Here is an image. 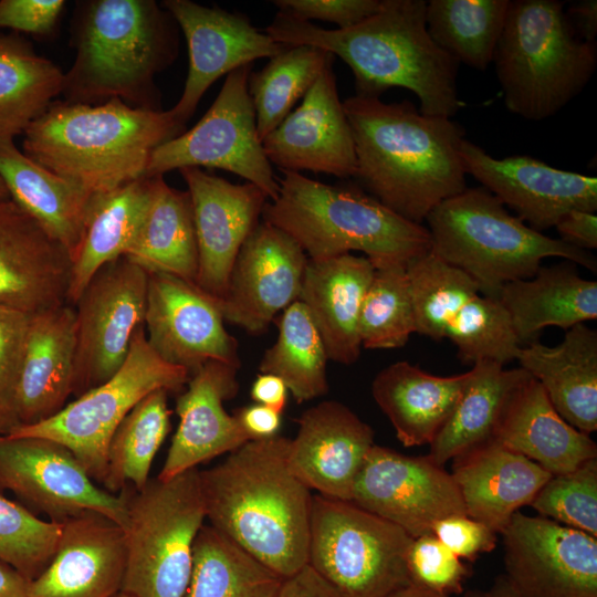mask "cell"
<instances>
[{
    "mask_svg": "<svg viewBox=\"0 0 597 597\" xmlns=\"http://www.w3.org/2000/svg\"><path fill=\"white\" fill-rule=\"evenodd\" d=\"M356 154L355 177L385 207L422 224L465 188L462 126L423 115L409 101L354 95L343 102Z\"/></svg>",
    "mask_w": 597,
    "mask_h": 597,
    "instance_id": "obj_1",
    "label": "cell"
},
{
    "mask_svg": "<svg viewBox=\"0 0 597 597\" xmlns=\"http://www.w3.org/2000/svg\"><path fill=\"white\" fill-rule=\"evenodd\" d=\"M425 0H381L379 10L348 29H324L277 12L265 32L287 45H312L341 57L358 96L379 97L391 87L417 95L419 112L452 118L461 107L458 63L427 31Z\"/></svg>",
    "mask_w": 597,
    "mask_h": 597,
    "instance_id": "obj_2",
    "label": "cell"
},
{
    "mask_svg": "<svg viewBox=\"0 0 597 597\" xmlns=\"http://www.w3.org/2000/svg\"><path fill=\"white\" fill-rule=\"evenodd\" d=\"M290 439L251 440L200 470L206 519L286 578L307 564L313 495L291 471Z\"/></svg>",
    "mask_w": 597,
    "mask_h": 597,
    "instance_id": "obj_3",
    "label": "cell"
},
{
    "mask_svg": "<svg viewBox=\"0 0 597 597\" xmlns=\"http://www.w3.org/2000/svg\"><path fill=\"white\" fill-rule=\"evenodd\" d=\"M185 132L169 111L118 98L91 105L53 102L24 132L23 154L91 193L146 176L153 151Z\"/></svg>",
    "mask_w": 597,
    "mask_h": 597,
    "instance_id": "obj_4",
    "label": "cell"
},
{
    "mask_svg": "<svg viewBox=\"0 0 597 597\" xmlns=\"http://www.w3.org/2000/svg\"><path fill=\"white\" fill-rule=\"evenodd\" d=\"M74 63L64 74L66 102L118 98L159 111L155 76L178 53V25L154 0H90L74 12Z\"/></svg>",
    "mask_w": 597,
    "mask_h": 597,
    "instance_id": "obj_5",
    "label": "cell"
},
{
    "mask_svg": "<svg viewBox=\"0 0 597 597\" xmlns=\"http://www.w3.org/2000/svg\"><path fill=\"white\" fill-rule=\"evenodd\" d=\"M281 171L277 196L265 203L261 217L293 238L308 259L359 251L377 268L407 264L431 249L427 227L400 217L362 190Z\"/></svg>",
    "mask_w": 597,
    "mask_h": 597,
    "instance_id": "obj_6",
    "label": "cell"
},
{
    "mask_svg": "<svg viewBox=\"0 0 597 597\" xmlns=\"http://www.w3.org/2000/svg\"><path fill=\"white\" fill-rule=\"evenodd\" d=\"M425 221L431 249L490 297L498 298L510 282L532 277L547 258L597 270L595 255L532 229L483 187L446 199Z\"/></svg>",
    "mask_w": 597,
    "mask_h": 597,
    "instance_id": "obj_7",
    "label": "cell"
},
{
    "mask_svg": "<svg viewBox=\"0 0 597 597\" xmlns=\"http://www.w3.org/2000/svg\"><path fill=\"white\" fill-rule=\"evenodd\" d=\"M493 63L505 107L527 121H543L591 80L597 46L575 33L563 2L510 0Z\"/></svg>",
    "mask_w": 597,
    "mask_h": 597,
    "instance_id": "obj_8",
    "label": "cell"
},
{
    "mask_svg": "<svg viewBox=\"0 0 597 597\" xmlns=\"http://www.w3.org/2000/svg\"><path fill=\"white\" fill-rule=\"evenodd\" d=\"M124 491L126 568L122 591L132 597H184L195 540L206 520L200 469L168 480H149L142 490L127 486Z\"/></svg>",
    "mask_w": 597,
    "mask_h": 597,
    "instance_id": "obj_9",
    "label": "cell"
},
{
    "mask_svg": "<svg viewBox=\"0 0 597 597\" xmlns=\"http://www.w3.org/2000/svg\"><path fill=\"white\" fill-rule=\"evenodd\" d=\"M413 540L350 501L313 495L307 564L343 597H389L410 585Z\"/></svg>",
    "mask_w": 597,
    "mask_h": 597,
    "instance_id": "obj_10",
    "label": "cell"
},
{
    "mask_svg": "<svg viewBox=\"0 0 597 597\" xmlns=\"http://www.w3.org/2000/svg\"><path fill=\"white\" fill-rule=\"evenodd\" d=\"M190 374L161 359L139 327L123 366L106 381L76 397L44 421L17 426L6 434L41 437L65 446L88 475L102 485L106 475V451L113 433L128 412L147 395L164 389L179 392Z\"/></svg>",
    "mask_w": 597,
    "mask_h": 597,
    "instance_id": "obj_11",
    "label": "cell"
},
{
    "mask_svg": "<svg viewBox=\"0 0 597 597\" xmlns=\"http://www.w3.org/2000/svg\"><path fill=\"white\" fill-rule=\"evenodd\" d=\"M416 333L450 339L464 364L516 360L521 343L499 298L483 295L462 270L432 249L406 264Z\"/></svg>",
    "mask_w": 597,
    "mask_h": 597,
    "instance_id": "obj_12",
    "label": "cell"
},
{
    "mask_svg": "<svg viewBox=\"0 0 597 597\" xmlns=\"http://www.w3.org/2000/svg\"><path fill=\"white\" fill-rule=\"evenodd\" d=\"M252 64L230 72L202 118L189 130L159 145L146 177L185 167L220 168L238 175L276 198L277 178L265 156L249 94Z\"/></svg>",
    "mask_w": 597,
    "mask_h": 597,
    "instance_id": "obj_13",
    "label": "cell"
},
{
    "mask_svg": "<svg viewBox=\"0 0 597 597\" xmlns=\"http://www.w3.org/2000/svg\"><path fill=\"white\" fill-rule=\"evenodd\" d=\"M148 272L121 256L101 268L74 305L75 388L78 397L109 379L125 363L144 326Z\"/></svg>",
    "mask_w": 597,
    "mask_h": 597,
    "instance_id": "obj_14",
    "label": "cell"
},
{
    "mask_svg": "<svg viewBox=\"0 0 597 597\" xmlns=\"http://www.w3.org/2000/svg\"><path fill=\"white\" fill-rule=\"evenodd\" d=\"M0 490L14 493L52 522L93 511L124 526L126 494L98 485L63 444L0 433Z\"/></svg>",
    "mask_w": 597,
    "mask_h": 597,
    "instance_id": "obj_15",
    "label": "cell"
},
{
    "mask_svg": "<svg viewBox=\"0 0 597 597\" xmlns=\"http://www.w3.org/2000/svg\"><path fill=\"white\" fill-rule=\"evenodd\" d=\"M501 535L516 597H597V537L520 511Z\"/></svg>",
    "mask_w": 597,
    "mask_h": 597,
    "instance_id": "obj_16",
    "label": "cell"
},
{
    "mask_svg": "<svg viewBox=\"0 0 597 597\" xmlns=\"http://www.w3.org/2000/svg\"><path fill=\"white\" fill-rule=\"evenodd\" d=\"M350 502L399 526L412 538L432 534L450 515H467L461 493L443 465L374 444L355 479Z\"/></svg>",
    "mask_w": 597,
    "mask_h": 597,
    "instance_id": "obj_17",
    "label": "cell"
},
{
    "mask_svg": "<svg viewBox=\"0 0 597 597\" xmlns=\"http://www.w3.org/2000/svg\"><path fill=\"white\" fill-rule=\"evenodd\" d=\"M144 328L151 349L190 375L211 360L240 366L238 342L224 327L220 300L195 283L148 273Z\"/></svg>",
    "mask_w": 597,
    "mask_h": 597,
    "instance_id": "obj_18",
    "label": "cell"
},
{
    "mask_svg": "<svg viewBox=\"0 0 597 597\" xmlns=\"http://www.w3.org/2000/svg\"><path fill=\"white\" fill-rule=\"evenodd\" d=\"M460 153L467 174L536 231L555 228L570 210H597L596 177L525 155L496 159L467 138Z\"/></svg>",
    "mask_w": 597,
    "mask_h": 597,
    "instance_id": "obj_19",
    "label": "cell"
},
{
    "mask_svg": "<svg viewBox=\"0 0 597 597\" xmlns=\"http://www.w3.org/2000/svg\"><path fill=\"white\" fill-rule=\"evenodd\" d=\"M166 9L181 29L189 55V69L182 94L171 112L186 125L206 91L222 75L273 57L287 44L276 42L239 12L206 7L190 0H165Z\"/></svg>",
    "mask_w": 597,
    "mask_h": 597,
    "instance_id": "obj_20",
    "label": "cell"
},
{
    "mask_svg": "<svg viewBox=\"0 0 597 597\" xmlns=\"http://www.w3.org/2000/svg\"><path fill=\"white\" fill-rule=\"evenodd\" d=\"M307 259L287 233L260 221L242 244L220 300L224 321L249 334H263L298 300Z\"/></svg>",
    "mask_w": 597,
    "mask_h": 597,
    "instance_id": "obj_21",
    "label": "cell"
},
{
    "mask_svg": "<svg viewBox=\"0 0 597 597\" xmlns=\"http://www.w3.org/2000/svg\"><path fill=\"white\" fill-rule=\"evenodd\" d=\"M179 171L192 206L198 247L196 285L222 300L238 253L260 222L269 197L251 182L232 184L196 167Z\"/></svg>",
    "mask_w": 597,
    "mask_h": 597,
    "instance_id": "obj_22",
    "label": "cell"
},
{
    "mask_svg": "<svg viewBox=\"0 0 597 597\" xmlns=\"http://www.w3.org/2000/svg\"><path fill=\"white\" fill-rule=\"evenodd\" d=\"M333 63L334 59L304 95L300 106L262 139L266 158L280 170L355 177V146L338 96Z\"/></svg>",
    "mask_w": 597,
    "mask_h": 597,
    "instance_id": "obj_23",
    "label": "cell"
},
{
    "mask_svg": "<svg viewBox=\"0 0 597 597\" xmlns=\"http://www.w3.org/2000/svg\"><path fill=\"white\" fill-rule=\"evenodd\" d=\"M67 251L10 197L0 199V308L33 316L67 304Z\"/></svg>",
    "mask_w": 597,
    "mask_h": 597,
    "instance_id": "obj_24",
    "label": "cell"
},
{
    "mask_svg": "<svg viewBox=\"0 0 597 597\" xmlns=\"http://www.w3.org/2000/svg\"><path fill=\"white\" fill-rule=\"evenodd\" d=\"M297 425L287 451L293 474L318 495L350 501L355 479L375 444L373 428L335 400L306 409Z\"/></svg>",
    "mask_w": 597,
    "mask_h": 597,
    "instance_id": "obj_25",
    "label": "cell"
},
{
    "mask_svg": "<svg viewBox=\"0 0 597 597\" xmlns=\"http://www.w3.org/2000/svg\"><path fill=\"white\" fill-rule=\"evenodd\" d=\"M126 568L124 532L87 511L62 522L49 564L28 582L25 597H116Z\"/></svg>",
    "mask_w": 597,
    "mask_h": 597,
    "instance_id": "obj_26",
    "label": "cell"
},
{
    "mask_svg": "<svg viewBox=\"0 0 597 597\" xmlns=\"http://www.w3.org/2000/svg\"><path fill=\"white\" fill-rule=\"evenodd\" d=\"M239 368L211 360L190 375L176 400L179 422L158 479H171L250 441L223 407L239 391Z\"/></svg>",
    "mask_w": 597,
    "mask_h": 597,
    "instance_id": "obj_27",
    "label": "cell"
},
{
    "mask_svg": "<svg viewBox=\"0 0 597 597\" xmlns=\"http://www.w3.org/2000/svg\"><path fill=\"white\" fill-rule=\"evenodd\" d=\"M75 308L64 304L31 316L15 388L19 426L50 419L75 388Z\"/></svg>",
    "mask_w": 597,
    "mask_h": 597,
    "instance_id": "obj_28",
    "label": "cell"
},
{
    "mask_svg": "<svg viewBox=\"0 0 597 597\" xmlns=\"http://www.w3.org/2000/svg\"><path fill=\"white\" fill-rule=\"evenodd\" d=\"M453 460L452 478L465 513L501 534L515 512L530 505L552 476L541 465L496 440Z\"/></svg>",
    "mask_w": 597,
    "mask_h": 597,
    "instance_id": "obj_29",
    "label": "cell"
},
{
    "mask_svg": "<svg viewBox=\"0 0 597 597\" xmlns=\"http://www.w3.org/2000/svg\"><path fill=\"white\" fill-rule=\"evenodd\" d=\"M374 272L366 256L352 253L307 259L298 301L318 331L329 360L352 365L359 358V315Z\"/></svg>",
    "mask_w": 597,
    "mask_h": 597,
    "instance_id": "obj_30",
    "label": "cell"
},
{
    "mask_svg": "<svg viewBox=\"0 0 597 597\" xmlns=\"http://www.w3.org/2000/svg\"><path fill=\"white\" fill-rule=\"evenodd\" d=\"M562 342L521 346L520 367L540 383L555 410L573 427L597 430V332L585 323L565 331Z\"/></svg>",
    "mask_w": 597,
    "mask_h": 597,
    "instance_id": "obj_31",
    "label": "cell"
},
{
    "mask_svg": "<svg viewBox=\"0 0 597 597\" xmlns=\"http://www.w3.org/2000/svg\"><path fill=\"white\" fill-rule=\"evenodd\" d=\"M468 376H437L400 360L375 376L371 395L404 447L430 444L455 409Z\"/></svg>",
    "mask_w": 597,
    "mask_h": 597,
    "instance_id": "obj_32",
    "label": "cell"
},
{
    "mask_svg": "<svg viewBox=\"0 0 597 597\" xmlns=\"http://www.w3.org/2000/svg\"><path fill=\"white\" fill-rule=\"evenodd\" d=\"M498 442L534 461L552 475L597 458L589 434L569 425L532 376L517 390L496 431Z\"/></svg>",
    "mask_w": 597,
    "mask_h": 597,
    "instance_id": "obj_33",
    "label": "cell"
},
{
    "mask_svg": "<svg viewBox=\"0 0 597 597\" xmlns=\"http://www.w3.org/2000/svg\"><path fill=\"white\" fill-rule=\"evenodd\" d=\"M498 298L522 346L545 327L567 331L597 318V282L582 277L569 261L541 265L532 277L505 284Z\"/></svg>",
    "mask_w": 597,
    "mask_h": 597,
    "instance_id": "obj_34",
    "label": "cell"
},
{
    "mask_svg": "<svg viewBox=\"0 0 597 597\" xmlns=\"http://www.w3.org/2000/svg\"><path fill=\"white\" fill-rule=\"evenodd\" d=\"M158 177L144 176L92 195L82 241L72 260L67 304L75 305L101 268L126 254L146 219Z\"/></svg>",
    "mask_w": 597,
    "mask_h": 597,
    "instance_id": "obj_35",
    "label": "cell"
},
{
    "mask_svg": "<svg viewBox=\"0 0 597 597\" xmlns=\"http://www.w3.org/2000/svg\"><path fill=\"white\" fill-rule=\"evenodd\" d=\"M0 177L10 198L67 251L72 261L93 193L36 164L13 140L0 143Z\"/></svg>",
    "mask_w": 597,
    "mask_h": 597,
    "instance_id": "obj_36",
    "label": "cell"
},
{
    "mask_svg": "<svg viewBox=\"0 0 597 597\" xmlns=\"http://www.w3.org/2000/svg\"><path fill=\"white\" fill-rule=\"evenodd\" d=\"M468 374L455 409L429 444V458L440 465L494 440L510 402L531 378L521 367L506 369L488 359L473 364Z\"/></svg>",
    "mask_w": 597,
    "mask_h": 597,
    "instance_id": "obj_37",
    "label": "cell"
},
{
    "mask_svg": "<svg viewBox=\"0 0 597 597\" xmlns=\"http://www.w3.org/2000/svg\"><path fill=\"white\" fill-rule=\"evenodd\" d=\"M124 256L148 273L196 284L198 247L189 192L168 186L159 176L146 219Z\"/></svg>",
    "mask_w": 597,
    "mask_h": 597,
    "instance_id": "obj_38",
    "label": "cell"
},
{
    "mask_svg": "<svg viewBox=\"0 0 597 597\" xmlns=\"http://www.w3.org/2000/svg\"><path fill=\"white\" fill-rule=\"evenodd\" d=\"M64 73L17 33H0V143L24 133L62 94Z\"/></svg>",
    "mask_w": 597,
    "mask_h": 597,
    "instance_id": "obj_39",
    "label": "cell"
},
{
    "mask_svg": "<svg viewBox=\"0 0 597 597\" xmlns=\"http://www.w3.org/2000/svg\"><path fill=\"white\" fill-rule=\"evenodd\" d=\"M283 577L211 525L193 544L184 597H275Z\"/></svg>",
    "mask_w": 597,
    "mask_h": 597,
    "instance_id": "obj_40",
    "label": "cell"
},
{
    "mask_svg": "<svg viewBox=\"0 0 597 597\" xmlns=\"http://www.w3.org/2000/svg\"><path fill=\"white\" fill-rule=\"evenodd\" d=\"M510 0L427 1V31L458 64L484 71L493 62Z\"/></svg>",
    "mask_w": 597,
    "mask_h": 597,
    "instance_id": "obj_41",
    "label": "cell"
},
{
    "mask_svg": "<svg viewBox=\"0 0 597 597\" xmlns=\"http://www.w3.org/2000/svg\"><path fill=\"white\" fill-rule=\"evenodd\" d=\"M277 338L259 364L260 373L281 378L296 402L328 391V356L306 307L301 301L289 305L277 320Z\"/></svg>",
    "mask_w": 597,
    "mask_h": 597,
    "instance_id": "obj_42",
    "label": "cell"
},
{
    "mask_svg": "<svg viewBox=\"0 0 597 597\" xmlns=\"http://www.w3.org/2000/svg\"><path fill=\"white\" fill-rule=\"evenodd\" d=\"M168 394L155 390L143 398L113 433L106 451L103 489L117 494L127 486L142 490L153 461L170 430Z\"/></svg>",
    "mask_w": 597,
    "mask_h": 597,
    "instance_id": "obj_43",
    "label": "cell"
},
{
    "mask_svg": "<svg viewBox=\"0 0 597 597\" xmlns=\"http://www.w3.org/2000/svg\"><path fill=\"white\" fill-rule=\"evenodd\" d=\"M335 56L312 45H290L250 74L249 94L261 140L291 113Z\"/></svg>",
    "mask_w": 597,
    "mask_h": 597,
    "instance_id": "obj_44",
    "label": "cell"
},
{
    "mask_svg": "<svg viewBox=\"0 0 597 597\" xmlns=\"http://www.w3.org/2000/svg\"><path fill=\"white\" fill-rule=\"evenodd\" d=\"M362 348L402 347L416 333V320L406 264L375 268L358 324Z\"/></svg>",
    "mask_w": 597,
    "mask_h": 597,
    "instance_id": "obj_45",
    "label": "cell"
},
{
    "mask_svg": "<svg viewBox=\"0 0 597 597\" xmlns=\"http://www.w3.org/2000/svg\"><path fill=\"white\" fill-rule=\"evenodd\" d=\"M61 533L62 523L38 517L0 492V559L28 580L49 564Z\"/></svg>",
    "mask_w": 597,
    "mask_h": 597,
    "instance_id": "obj_46",
    "label": "cell"
},
{
    "mask_svg": "<svg viewBox=\"0 0 597 597\" xmlns=\"http://www.w3.org/2000/svg\"><path fill=\"white\" fill-rule=\"evenodd\" d=\"M530 505L544 517L597 537V458L552 475Z\"/></svg>",
    "mask_w": 597,
    "mask_h": 597,
    "instance_id": "obj_47",
    "label": "cell"
},
{
    "mask_svg": "<svg viewBox=\"0 0 597 597\" xmlns=\"http://www.w3.org/2000/svg\"><path fill=\"white\" fill-rule=\"evenodd\" d=\"M411 584L437 594L450 596L463 591L469 568L436 536L413 540L407 556Z\"/></svg>",
    "mask_w": 597,
    "mask_h": 597,
    "instance_id": "obj_48",
    "label": "cell"
},
{
    "mask_svg": "<svg viewBox=\"0 0 597 597\" xmlns=\"http://www.w3.org/2000/svg\"><path fill=\"white\" fill-rule=\"evenodd\" d=\"M30 315L0 308V433L19 426L15 388Z\"/></svg>",
    "mask_w": 597,
    "mask_h": 597,
    "instance_id": "obj_49",
    "label": "cell"
},
{
    "mask_svg": "<svg viewBox=\"0 0 597 597\" xmlns=\"http://www.w3.org/2000/svg\"><path fill=\"white\" fill-rule=\"evenodd\" d=\"M277 12L301 21L321 20L352 28L375 14L381 0H274Z\"/></svg>",
    "mask_w": 597,
    "mask_h": 597,
    "instance_id": "obj_50",
    "label": "cell"
},
{
    "mask_svg": "<svg viewBox=\"0 0 597 597\" xmlns=\"http://www.w3.org/2000/svg\"><path fill=\"white\" fill-rule=\"evenodd\" d=\"M436 536L459 558L475 559L495 548L498 534L485 524L468 515H450L434 523Z\"/></svg>",
    "mask_w": 597,
    "mask_h": 597,
    "instance_id": "obj_51",
    "label": "cell"
},
{
    "mask_svg": "<svg viewBox=\"0 0 597 597\" xmlns=\"http://www.w3.org/2000/svg\"><path fill=\"white\" fill-rule=\"evenodd\" d=\"M64 6L63 0H1L0 29L48 36L55 30Z\"/></svg>",
    "mask_w": 597,
    "mask_h": 597,
    "instance_id": "obj_52",
    "label": "cell"
},
{
    "mask_svg": "<svg viewBox=\"0 0 597 597\" xmlns=\"http://www.w3.org/2000/svg\"><path fill=\"white\" fill-rule=\"evenodd\" d=\"M563 242L588 251L597 248V216L595 212L570 210L555 226Z\"/></svg>",
    "mask_w": 597,
    "mask_h": 597,
    "instance_id": "obj_53",
    "label": "cell"
},
{
    "mask_svg": "<svg viewBox=\"0 0 597 597\" xmlns=\"http://www.w3.org/2000/svg\"><path fill=\"white\" fill-rule=\"evenodd\" d=\"M233 415L250 441L272 438L282 426V413L260 404L242 407Z\"/></svg>",
    "mask_w": 597,
    "mask_h": 597,
    "instance_id": "obj_54",
    "label": "cell"
},
{
    "mask_svg": "<svg viewBox=\"0 0 597 597\" xmlns=\"http://www.w3.org/2000/svg\"><path fill=\"white\" fill-rule=\"evenodd\" d=\"M275 597H343L308 564L283 579Z\"/></svg>",
    "mask_w": 597,
    "mask_h": 597,
    "instance_id": "obj_55",
    "label": "cell"
},
{
    "mask_svg": "<svg viewBox=\"0 0 597 597\" xmlns=\"http://www.w3.org/2000/svg\"><path fill=\"white\" fill-rule=\"evenodd\" d=\"M287 387L275 375L260 373L250 389V396L255 404L270 407L281 413L287 401Z\"/></svg>",
    "mask_w": 597,
    "mask_h": 597,
    "instance_id": "obj_56",
    "label": "cell"
},
{
    "mask_svg": "<svg viewBox=\"0 0 597 597\" xmlns=\"http://www.w3.org/2000/svg\"><path fill=\"white\" fill-rule=\"evenodd\" d=\"M575 33L584 41L596 43L597 1L582 0L573 3L566 12Z\"/></svg>",
    "mask_w": 597,
    "mask_h": 597,
    "instance_id": "obj_57",
    "label": "cell"
},
{
    "mask_svg": "<svg viewBox=\"0 0 597 597\" xmlns=\"http://www.w3.org/2000/svg\"><path fill=\"white\" fill-rule=\"evenodd\" d=\"M389 597H450V596L437 594L431 590L410 584L397 590ZM467 597H516V596L511 590V588L509 587V585L506 584L505 579L502 576L498 578L496 583L489 591L471 593Z\"/></svg>",
    "mask_w": 597,
    "mask_h": 597,
    "instance_id": "obj_58",
    "label": "cell"
},
{
    "mask_svg": "<svg viewBox=\"0 0 597 597\" xmlns=\"http://www.w3.org/2000/svg\"><path fill=\"white\" fill-rule=\"evenodd\" d=\"M28 579L0 559V597H25Z\"/></svg>",
    "mask_w": 597,
    "mask_h": 597,
    "instance_id": "obj_59",
    "label": "cell"
},
{
    "mask_svg": "<svg viewBox=\"0 0 597 597\" xmlns=\"http://www.w3.org/2000/svg\"><path fill=\"white\" fill-rule=\"evenodd\" d=\"M8 197H10L9 192H8V189H7L4 182L2 181V179L0 177V199L1 198H8Z\"/></svg>",
    "mask_w": 597,
    "mask_h": 597,
    "instance_id": "obj_60",
    "label": "cell"
},
{
    "mask_svg": "<svg viewBox=\"0 0 597 597\" xmlns=\"http://www.w3.org/2000/svg\"><path fill=\"white\" fill-rule=\"evenodd\" d=\"M116 597H132V596L121 591Z\"/></svg>",
    "mask_w": 597,
    "mask_h": 597,
    "instance_id": "obj_61",
    "label": "cell"
}]
</instances>
